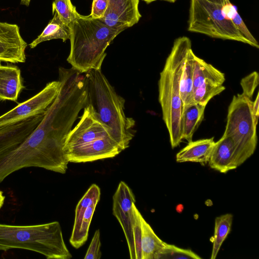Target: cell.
Wrapping results in <instances>:
<instances>
[{"mask_svg":"<svg viewBox=\"0 0 259 259\" xmlns=\"http://www.w3.org/2000/svg\"><path fill=\"white\" fill-rule=\"evenodd\" d=\"M46 111L0 126V156L22 143L35 129Z\"/></svg>","mask_w":259,"mask_h":259,"instance_id":"obj_12","label":"cell"},{"mask_svg":"<svg viewBox=\"0 0 259 259\" xmlns=\"http://www.w3.org/2000/svg\"><path fill=\"white\" fill-rule=\"evenodd\" d=\"M83 109L79 121L67 136L64 145L65 153L94 140L112 137L110 130L100 120L92 105L89 104Z\"/></svg>","mask_w":259,"mask_h":259,"instance_id":"obj_8","label":"cell"},{"mask_svg":"<svg viewBox=\"0 0 259 259\" xmlns=\"http://www.w3.org/2000/svg\"><path fill=\"white\" fill-rule=\"evenodd\" d=\"M27 46L17 24L0 21V61L24 63Z\"/></svg>","mask_w":259,"mask_h":259,"instance_id":"obj_15","label":"cell"},{"mask_svg":"<svg viewBox=\"0 0 259 259\" xmlns=\"http://www.w3.org/2000/svg\"><path fill=\"white\" fill-rule=\"evenodd\" d=\"M30 1L31 0H20V4L28 7L29 6Z\"/></svg>","mask_w":259,"mask_h":259,"instance_id":"obj_36","label":"cell"},{"mask_svg":"<svg viewBox=\"0 0 259 259\" xmlns=\"http://www.w3.org/2000/svg\"><path fill=\"white\" fill-rule=\"evenodd\" d=\"M14 248L37 252L48 259L72 257L57 221L27 226L0 224V250Z\"/></svg>","mask_w":259,"mask_h":259,"instance_id":"obj_5","label":"cell"},{"mask_svg":"<svg viewBox=\"0 0 259 259\" xmlns=\"http://www.w3.org/2000/svg\"><path fill=\"white\" fill-rule=\"evenodd\" d=\"M206 79H212L224 82V74L195 54L193 65V86L194 91Z\"/></svg>","mask_w":259,"mask_h":259,"instance_id":"obj_23","label":"cell"},{"mask_svg":"<svg viewBox=\"0 0 259 259\" xmlns=\"http://www.w3.org/2000/svg\"><path fill=\"white\" fill-rule=\"evenodd\" d=\"M191 49V41L189 37L176 38L158 80V100L172 149L183 140V108L180 95V81L187 53Z\"/></svg>","mask_w":259,"mask_h":259,"instance_id":"obj_3","label":"cell"},{"mask_svg":"<svg viewBox=\"0 0 259 259\" xmlns=\"http://www.w3.org/2000/svg\"><path fill=\"white\" fill-rule=\"evenodd\" d=\"M5 197L3 195V192L0 191V208L3 206L4 201H5Z\"/></svg>","mask_w":259,"mask_h":259,"instance_id":"obj_35","label":"cell"},{"mask_svg":"<svg viewBox=\"0 0 259 259\" xmlns=\"http://www.w3.org/2000/svg\"><path fill=\"white\" fill-rule=\"evenodd\" d=\"M133 209L135 217L133 234L135 250V259H141V229L140 218L141 213L136 207L135 203L133 204Z\"/></svg>","mask_w":259,"mask_h":259,"instance_id":"obj_29","label":"cell"},{"mask_svg":"<svg viewBox=\"0 0 259 259\" xmlns=\"http://www.w3.org/2000/svg\"><path fill=\"white\" fill-rule=\"evenodd\" d=\"M140 218L141 259H155L156 255L163 247L165 242L157 236L141 214Z\"/></svg>","mask_w":259,"mask_h":259,"instance_id":"obj_19","label":"cell"},{"mask_svg":"<svg viewBox=\"0 0 259 259\" xmlns=\"http://www.w3.org/2000/svg\"><path fill=\"white\" fill-rule=\"evenodd\" d=\"M122 151L111 137H107L73 148L66 154L69 162L84 163L112 158Z\"/></svg>","mask_w":259,"mask_h":259,"instance_id":"obj_13","label":"cell"},{"mask_svg":"<svg viewBox=\"0 0 259 259\" xmlns=\"http://www.w3.org/2000/svg\"><path fill=\"white\" fill-rule=\"evenodd\" d=\"M223 6L206 0H190L187 30L251 46L226 16Z\"/></svg>","mask_w":259,"mask_h":259,"instance_id":"obj_7","label":"cell"},{"mask_svg":"<svg viewBox=\"0 0 259 259\" xmlns=\"http://www.w3.org/2000/svg\"><path fill=\"white\" fill-rule=\"evenodd\" d=\"M24 88L21 71L17 66L0 65V100L17 101Z\"/></svg>","mask_w":259,"mask_h":259,"instance_id":"obj_17","label":"cell"},{"mask_svg":"<svg viewBox=\"0 0 259 259\" xmlns=\"http://www.w3.org/2000/svg\"><path fill=\"white\" fill-rule=\"evenodd\" d=\"M214 138L192 141L176 155L177 162H192L205 165L214 145Z\"/></svg>","mask_w":259,"mask_h":259,"instance_id":"obj_18","label":"cell"},{"mask_svg":"<svg viewBox=\"0 0 259 259\" xmlns=\"http://www.w3.org/2000/svg\"><path fill=\"white\" fill-rule=\"evenodd\" d=\"M99 187L92 184L78 202L69 242L73 247L79 248L87 241L89 230L96 206L100 200Z\"/></svg>","mask_w":259,"mask_h":259,"instance_id":"obj_10","label":"cell"},{"mask_svg":"<svg viewBox=\"0 0 259 259\" xmlns=\"http://www.w3.org/2000/svg\"><path fill=\"white\" fill-rule=\"evenodd\" d=\"M101 245L100 232L98 229L95 232L84 258L100 259L102 255L100 251Z\"/></svg>","mask_w":259,"mask_h":259,"instance_id":"obj_31","label":"cell"},{"mask_svg":"<svg viewBox=\"0 0 259 259\" xmlns=\"http://www.w3.org/2000/svg\"><path fill=\"white\" fill-rule=\"evenodd\" d=\"M53 18L44 28L42 32L33 40L29 46L31 49L36 47L40 43L55 39H61L63 42L69 39V26L64 24L55 12Z\"/></svg>","mask_w":259,"mask_h":259,"instance_id":"obj_21","label":"cell"},{"mask_svg":"<svg viewBox=\"0 0 259 259\" xmlns=\"http://www.w3.org/2000/svg\"><path fill=\"white\" fill-rule=\"evenodd\" d=\"M142 1L145 2L146 4H149L153 2L156 1V0H142Z\"/></svg>","mask_w":259,"mask_h":259,"instance_id":"obj_37","label":"cell"},{"mask_svg":"<svg viewBox=\"0 0 259 259\" xmlns=\"http://www.w3.org/2000/svg\"><path fill=\"white\" fill-rule=\"evenodd\" d=\"M223 9L226 16L242 35L251 43V46L258 49V42L238 13L236 7L228 0L226 4L223 6Z\"/></svg>","mask_w":259,"mask_h":259,"instance_id":"obj_26","label":"cell"},{"mask_svg":"<svg viewBox=\"0 0 259 259\" xmlns=\"http://www.w3.org/2000/svg\"><path fill=\"white\" fill-rule=\"evenodd\" d=\"M108 0H93L90 16L94 19L104 17L107 8Z\"/></svg>","mask_w":259,"mask_h":259,"instance_id":"obj_32","label":"cell"},{"mask_svg":"<svg viewBox=\"0 0 259 259\" xmlns=\"http://www.w3.org/2000/svg\"><path fill=\"white\" fill-rule=\"evenodd\" d=\"M69 27L70 48L67 61L72 68L82 73L101 69L106 49L124 30L111 27L99 19L80 14Z\"/></svg>","mask_w":259,"mask_h":259,"instance_id":"obj_2","label":"cell"},{"mask_svg":"<svg viewBox=\"0 0 259 259\" xmlns=\"http://www.w3.org/2000/svg\"><path fill=\"white\" fill-rule=\"evenodd\" d=\"M194 53L192 49L188 51L180 81V95L183 110L195 104L193 86V65Z\"/></svg>","mask_w":259,"mask_h":259,"instance_id":"obj_20","label":"cell"},{"mask_svg":"<svg viewBox=\"0 0 259 259\" xmlns=\"http://www.w3.org/2000/svg\"><path fill=\"white\" fill-rule=\"evenodd\" d=\"M208 163L211 168L222 173H226L238 167L234 144L229 137L223 135L215 142Z\"/></svg>","mask_w":259,"mask_h":259,"instance_id":"obj_16","label":"cell"},{"mask_svg":"<svg viewBox=\"0 0 259 259\" xmlns=\"http://www.w3.org/2000/svg\"><path fill=\"white\" fill-rule=\"evenodd\" d=\"M88 91V104L93 107L100 120L110 130L112 138L122 150L133 139L135 121L124 112V99L116 92L101 69L84 73Z\"/></svg>","mask_w":259,"mask_h":259,"instance_id":"obj_4","label":"cell"},{"mask_svg":"<svg viewBox=\"0 0 259 259\" xmlns=\"http://www.w3.org/2000/svg\"><path fill=\"white\" fill-rule=\"evenodd\" d=\"M233 216L227 213L218 217L215 219L214 230L212 241V249L210 258L215 259L222 244L230 233L233 222Z\"/></svg>","mask_w":259,"mask_h":259,"instance_id":"obj_24","label":"cell"},{"mask_svg":"<svg viewBox=\"0 0 259 259\" xmlns=\"http://www.w3.org/2000/svg\"><path fill=\"white\" fill-rule=\"evenodd\" d=\"M201 258V257L190 249L181 248L166 242L155 257V259Z\"/></svg>","mask_w":259,"mask_h":259,"instance_id":"obj_27","label":"cell"},{"mask_svg":"<svg viewBox=\"0 0 259 259\" xmlns=\"http://www.w3.org/2000/svg\"><path fill=\"white\" fill-rule=\"evenodd\" d=\"M55 12L68 26L79 15L71 0H54L52 3V13Z\"/></svg>","mask_w":259,"mask_h":259,"instance_id":"obj_28","label":"cell"},{"mask_svg":"<svg viewBox=\"0 0 259 259\" xmlns=\"http://www.w3.org/2000/svg\"><path fill=\"white\" fill-rule=\"evenodd\" d=\"M258 74L256 71L243 78L240 82L243 90L242 94L252 99L254 91L258 84Z\"/></svg>","mask_w":259,"mask_h":259,"instance_id":"obj_30","label":"cell"},{"mask_svg":"<svg viewBox=\"0 0 259 259\" xmlns=\"http://www.w3.org/2000/svg\"><path fill=\"white\" fill-rule=\"evenodd\" d=\"M88 105L87 95L67 84L60 91L32 133L19 145L0 156V183L22 168H42L64 174L69 161L66 139L80 111Z\"/></svg>","mask_w":259,"mask_h":259,"instance_id":"obj_1","label":"cell"},{"mask_svg":"<svg viewBox=\"0 0 259 259\" xmlns=\"http://www.w3.org/2000/svg\"><path fill=\"white\" fill-rule=\"evenodd\" d=\"M252 102L243 94H238L233 97L228 108L224 135L233 141L238 167L254 153L257 145V124L253 116Z\"/></svg>","mask_w":259,"mask_h":259,"instance_id":"obj_6","label":"cell"},{"mask_svg":"<svg viewBox=\"0 0 259 259\" xmlns=\"http://www.w3.org/2000/svg\"><path fill=\"white\" fill-rule=\"evenodd\" d=\"M259 94L258 93L257 94L255 100L252 102V111L253 116L254 118V121L257 124L258 122V116H259Z\"/></svg>","mask_w":259,"mask_h":259,"instance_id":"obj_33","label":"cell"},{"mask_svg":"<svg viewBox=\"0 0 259 259\" xmlns=\"http://www.w3.org/2000/svg\"><path fill=\"white\" fill-rule=\"evenodd\" d=\"M205 107L206 105L195 103L183 111V137L188 143L192 141L194 133L203 120Z\"/></svg>","mask_w":259,"mask_h":259,"instance_id":"obj_22","label":"cell"},{"mask_svg":"<svg viewBox=\"0 0 259 259\" xmlns=\"http://www.w3.org/2000/svg\"><path fill=\"white\" fill-rule=\"evenodd\" d=\"M139 4V0H108L104 17L99 19L111 27L124 30L141 18Z\"/></svg>","mask_w":259,"mask_h":259,"instance_id":"obj_14","label":"cell"},{"mask_svg":"<svg viewBox=\"0 0 259 259\" xmlns=\"http://www.w3.org/2000/svg\"><path fill=\"white\" fill-rule=\"evenodd\" d=\"M135 202L132 189L125 182L121 181L113 196V214L122 228L131 259H135L133 234L135 217L133 209V204Z\"/></svg>","mask_w":259,"mask_h":259,"instance_id":"obj_11","label":"cell"},{"mask_svg":"<svg viewBox=\"0 0 259 259\" xmlns=\"http://www.w3.org/2000/svg\"><path fill=\"white\" fill-rule=\"evenodd\" d=\"M223 83L224 82L215 79H206L204 80L194 91L195 103L206 106L210 99L225 90Z\"/></svg>","mask_w":259,"mask_h":259,"instance_id":"obj_25","label":"cell"},{"mask_svg":"<svg viewBox=\"0 0 259 259\" xmlns=\"http://www.w3.org/2000/svg\"><path fill=\"white\" fill-rule=\"evenodd\" d=\"M206 1L211 2V3L225 5L228 0H206Z\"/></svg>","mask_w":259,"mask_h":259,"instance_id":"obj_34","label":"cell"},{"mask_svg":"<svg viewBox=\"0 0 259 259\" xmlns=\"http://www.w3.org/2000/svg\"><path fill=\"white\" fill-rule=\"evenodd\" d=\"M160 1H165V2H167L168 3H174L176 2V1L177 0H160Z\"/></svg>","mask_w":259,"mask_h":259,"instance_id":"obj_38","label":"cell"},{"mask_svg":"<svg viewBox=\"0 0 259 259\" xmlns=\"http://www.w3.org/2000/svg\"><path fill=\"white\" fill-rule=\"evenodd\" d=\"M61 82L53 81L37 94L0 116V126L19 119L45 112L57 97Z\"/></svg>","mask_w":259,"mask_h":259,"instance_id":"obj_9","label":"cell"}]
</instances>
